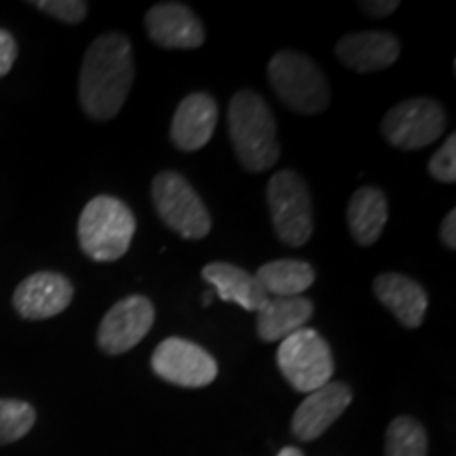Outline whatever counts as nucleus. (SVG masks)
I'll use <instances>...</instances> for the list:
<instances>
[{
	"label": "nucleus",
	"mask_w": 456,
	"mask_h": 456,
	"mask_svg": "<svg viewBox=\"0 0 456 456\" xmlns=\"http://www.w3.org/2000/svg\"><path fill=\"white\" fill-rule=\"evenodd\" d=\"M134 49L121 32L102 34L85 53L78 98L87 117L110 121L123 110L134 85Z\"/></svg>",
	"instance_id": "1"
},
{
	"label": "nucleus",
	"mask_w": 456,
	"mask_h": 456,
	"mask_svg": "<svg viewBox=\"0 0 456 456\" xmlns=\"http://www.w3.org/2000/svg\"><path fill=\"white\" fill-rule=\"evenodd\" d=\"M228 135L243 169L262 174L279 161L281 146L273 110L252 89H241L228 106Z\"/></svg>",
	"instance_id": "2"
},
{
	"label": "nucleus",
	"mask_w": 456,
	"mask_h": 456,
	"mask_svg": "<svg viewBox=\"0 0 456 456\" xmlns=\"http://www.w3.org/2000/svg\"><path fill=\"white\" fill-rule=\"evenodd\" d=\"M135 228L138 222L127 203L100 195L85 205L78 218V243L94 262H114L129 252Z\"/></svg>",
	"instance_id": "3"
},
{
	"label": "nucleus",
	"mask_w": 456,
	"mask_h": 456,
	"mask_svg": "<svg viewBox=\"0 0 456 456\" xmlns=\"http://www.w3.org/2000/svg\"><path fill=\"white\" fill-rule=\"evenodd\" d=\"M269 81L289 110L322 114L330 106V83L322 68L300 51H279L269 61Z\"/></svg>",
	"instance_id": "4"
},
{
	"label": "nucleus",
	"mask_w": 456,
	"mask_h": 456,
	"mask_svg": "<svg viewBox=\"0 0 456 456\" xmlns=\"http://www.w3.org/2000/svg\"><path fill=\"white\" fill-rule=\"evenodd\" d=\"M266 201L279 241L288 248L306 245L315 228V218L311 191L302 175L292 169H283L273 175L266 186Z\"/></svg>",
	"instance_id": "5"
},
{
	"label": "nucleus",
	"mask_w": 456,
	"mask_h": 456,
	"mask_svg": "<svg viewBox=\"0 0 456 456\" xmlns=\"http://www.w3.org/2000/svg\"><path fill=\"white\" fill-rule=\"evenodd\" d=\"M277 366L296 391L313 393L332 380L334 355L317 330L302 328L279 342Z\"/></svg>",
	"instance_id": "6"
},
{
	"label": "nucleus",
	"mask_w": 456,
	"mask_h": 456,
	"mask_svg": "<svg viewBox=\"0 0 456 456\" xmlns=\"http://www.w3.org/2000/svg\"><path fill=\"white\" fill-rule=\"evenodd\" d=\"M152 203L165 226L184 239H203L212 231V216L203 199L197 195L178 171H161L152 180Z\"/></svg>",
	"instance_id": "7"
},
{
	"label": "nucleus",
	"mask_w": 456,
	"mask_h": 456,
	"mask_svg": "<svg viewBox=\"0 0 456 456\" xmlns=\"http://www.w3.org/2000/svg\"><path fill=\"white\" fill-rule=\"evenodd\" d=\"M446 129V110L437 100H403L385 114L380 134L397 151H420L436 142Z\"/></svg>",
	"instance_id": "8"
},
{
	"label": "nucleus",
	"mask_w": 456,
	"mask_h": 456,
	"mask_svg": "<svg viewBox=\"0 0 456 456\" xmlns=\"http://www.w3.org/2000/svg\"><path fill=\"white\" fill-rule=\"evenodd\" d=\"M151 366L165 383L201 389L212 385L218 376V363L203 346L186 338L171 336L152 353Z\"/></svg>",
	"instance_id": "9"
},
{
	"label": "nucleus",
	"mask_w": 456,
	"mask_h": 456,
	"mask_svg": "<svg viewBox=\"0 0 456 456\" xmlns=\"http://www.w3.org/2000/svg\"><path fill=\"white\" fill-rule=\"evenodd\" d=\"M157 311L146 296H127L110 306L98 330V345L106 355H121L138 346L155 323Z\"/></svg>",
	"instance_id": "10"
},
{
	"label": "nucleus",
	"mask_w": 456,
	"mask_h": 456,
	"mask_svg": "<svg viewBox=\"0 0 456 456\" xmlns=\"http://www.w3.org/2000/svg\"><path fill=\"white\" fill-rule=\"evenodd\" d=\"M74 285L70 279L60 273L41 271L34 273L17 285L13 294V306L24 319H49L64 313L70 306Z\"/></svg>",
	"instance_id": "11"
},
{
	"label": "nucleus",
	"mask_w": 456,
	"mask_h": 456,
	"mask_svg": "<svg viewBox=\"0 0 456 456\" xmlns=\"http://www.w3.org/2000/svg\"><path fill=\"white\" fill-rule=\"evenodd\" d=\"M144 26L161 49H197L205 43V28L195 11L182 3H159L148 9Z\"/></svg>",
	"instance_id": "12"
},
{
	"label": "nucleus",
	"mask_w": 456,
	"mask_h": 456,
	"mask_svg": "<svg viewBox=\"0 0 456 456\" xmlns=\"http://www.w3.org/2000/svg\"><path fill=\"white\" fill-rule=\"evenodd\" d=\"M353 393L345 383L323 385L322 389L306 395L292 416V433L300 442H313L322 437L340 414L349 408Z\"/></svg>",
	"instance_id": "13"
},
{
	"label": "nucleus",
	"mask_w": 456,
	"mask_h": 456,
	"mask_svg": "<svg viewBox=\"0 0 456 456\" xmlns=\"http://www.w3.org/2000/svg\"><path fill=\"white\" fill-rule=\"evenodd\" d=\"M334 51L342 66L353 72L368 74L380 72L395 64L402 45H399L395 34L385 30H368L342 37L336 43Z\"/></svg>",
	"instance_id": "14"
},
{
	"label": "nucleus",
	"mask_w": 456,
	"mask_h": 456,
	"mask_svg": "<svg viewBox=\"0 0 456 456\" xmlns=\"http://www.w3.org/2000/svg\"><path fill=\"white\" fill-rule=\"evenodd\" d=\"M218 123V104L209 94L186 95L171 118V144L182 152L201 151L212 140Z\"/></svg>",
	"instance_id": "15"
},
{
	"label": "nucleus",
	"mask_w": 456,
	"mask_h": 456,
	"mask_svg": "<svg viewBox=\"0 0 456 456\" xmlns=\"http://www.w3.org/2000/svg\"><path fill=\"white\" fill-rule=\"evenodd\" d=\"M374 296L403 328L416 330L425 322L429 296L414 279L402 273H383L374 279Z\"/></svg>",
	"instance_id": "16"
},
{
	"label": "nucleus",
	"mask_w": 456,
	"mask_h": 456,
	"mask_svg": "<svg viewBox=\"0 0 456 456\" xmlns=\"http://www.w3.org/2000/svg\"><path fill=\"white\" fill-rule=\"evenodd\" d=\"M315 311L306 296H271L256 313V332L262 342H281L309 323Z\"/></svg>",
	"instance_id": "17"
},
{
	"label": "nucleus",
	"mask_w": 456,
	"mask_h": 456,
	"mask_svg": "<svg viewBox=\"0 0 456 456\" xmlns=\"http://www.w3.org/2000/svg\"><path fill=\"white\" fill-rule=\"evenodd\" d=\"M201 275L209 285H214L220 300L237 302L245 311L258 313L269 300V294L265 292L256 275L231 262H209L208 266H203Z\"/></svg>",
	"instance_id": "18"
},
{
	"label": "nucleus",
	"mask_w": 456,
	"mask_h": 456,
	"mask_svg": "<svg viewBox=\"0 0 456 456\" xmlns=\"http://www.w3.org/2000/svg\"><path fill=\"white\" fill-rule=\"evenodd\" d=\"M387 218H389V205L380 188L363 186L355 191L346 208V224L351 237L357 245L370 248L383 235Z\"/></svg>",
	"instance_id": "19"
},
{
	"label": "nucleus",
	"mask_w": 456,
	"mask_h": 456,
	"mask_svg": "<svg viewBox=\"0 0 456 456\" xmlns=\"http://www.w3.org/2000/svg\"><path fill=\"white\" fill-rule=\"evenodd\" d=\"M265 292L271 296H302L315 283V269L306 260L283 258L262 265L256 273Z\"/></svg>",
	"instance_id": "20"
},
{
	"label": "nucleus",
	"mask_w": 456,
	"mask_h": 456,
	"mask_svg": "<svg viewBox=\"0 0 456 456\" xmlns=\"http://www.w3.org/2000/svg\"><path fill=\"white\" fill-rule=\"evenodd\" d=\"M429 440L425 427L412 416H397L387 429L385 456H427Z\"/></svg>",
	"instance_id": "21"
},
{
	"label": "nucleus",
	"mask_w": 456,
	"mask_h": 456,
	"mask_svg": "<svg viewBox=\"0 0 456 456\" xmlns=\"http://www.w3.org/2000/svg\"><path fill=\"white\" fill-rule=\"evenodd\" d=\"M37 423V410L21 399H0V446L17 442Z\"/></svg>",
	"instance_id": "22"
},
{
	"label": "nucleus",
	"mask_w": 456,
	"mask_h": 456,
	"mask_svg": "<svg viewBox=\"0 0 456 456\" xmlns=\"http://www.w3.org/2000/svg\"><path fill=\"white\" fill-rule=\"evenodd\" d=\"M429 174L442 184L456 182V135L450 134L444 144L429 161Z\"/></svg>",
	"instance_id": "23"
},
{
	"label": "nucleus",
	"mask_w": 456,
	"mask_h": 456,
	"mask_svg": "<svg viewBox=\"0 0 456 456\" xmlns=\"http://www.w3.org/2000/svg\"><path fill=\"white\" fill-rule=\"evenodd\" d=\"M34 7L43 13L53 15L55 20L66 21V24H81V21L87 17V3L83 0H38V3H32Z\"/></svg>",
	"instance_id": "24"
},
{
	"label": "nucleus",
	"mask_w": 456,
	"mask_h": 456,
	"mask_svg": "<svg viewBox=\"0 0 456 456\" xmlns=\"http://www.w3.org/2000/svg\"><path fill=\"white\" fill-rule=\"evenodd\" d=\"M17 60V43L13 34L0 28V78L11 72Z\"/></svg>",
	"instance_id": "25"
},
{
	"label": "nucleus",
	"mask_w": 456,
	"mask_h": 456,
	"mask_svg": "<svg viewBox=\"0 0 456 456\" xmlns=\"http://www.w3.org/2000/svg\"><path fill=\"white\" fill-rule=\"evenodd\" d=\"M397 7V0H368V3H359V9L370 17H376V20L391 15Z\"/></svg>",
	"instance_id": "26"
},
{
	"label": "nucleus",
	"mask_w": 456,
	"mask_h": 456,
	"mask_svg": "<svg viewBox=\"0 0 456 456\" xmlns=\"http://www.w3.org/2000/svg\"><path fill=\"white\" fill-rule=\"evenodd\" d=\"M440 237H442V243L446 245L450 252L456 249V209H450V212L446 214V218H444L442 228H440Z\"/></svg>",
	"instance_id": "27"
},
{
	"label": "nucleus",
	"mask_w": 456,
	"mask_h": 456,
	"mask_svg": "<svg viewBox=\"0 0 456 456\" xmlns=\"http://www.w3.org/2000/svg\"><path fill=\"white\" fill-rule=\"evenodd\" d=\"M277 456H305V454H302V450H298V448H294V446H285V448L279 450V454H277Z\"/></svg>",
	"instance_id": "28"
},
{
	"label": "nucleus",
	"mask_w": 456,
	"mask_h": 456,
	"mask_svg": "<svg viewBox=\"0 0 456 456\" xmlns=\"http://www.w3.org/2000/svg\"><path fill=\"white\" fill-rule=\"evenodd\" d=\"M209 302H212V292H205L203 294V306H209Z\"/></svg>",
	"instance_id": "29"
}]
</instances>
